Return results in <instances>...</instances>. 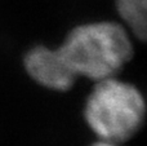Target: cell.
<instances>
[{"mask_svg":"<svg viewBox=\"0 0 147 146\" xmlns=\"http://www.w3.org/2000/svg\"><path fill=\"white\" fill-rule=\"evenodd\" d=\"M59 51L76 76L99 82L116 76L132 57L133 45L124 26L94 22L74 28Z\"/></svg>","mask_w":147,"mask_h":146,"instance_id":"obj_1","label":"cell"},{"mask_svg":"<svg viewBox=\"0 0 147 146\" xmlns=\"http://www.w3.org/2000/svg\"><path fill=\"white\" fill-rule=\"evenodd\" d=\"M146 111L142 93L133 84L114 76L97 82L86 100L84 115L99 139L119 144L137 133Z\"/></svg>","mask_w":147,"mask_h":146,"instance_id":"obj_2","label":"cell"},{"mask_svg":"<svg viewBox=\"0 0 147 146\" xmlns=\"http://www.w3.org/2000/svg\"><path fill=\"white\" fill-rule=\"evenodd\" d=\"M25 67L36 83L54 91H67L76 78L59 49L35 47L26 54Z\"/></svg>","mask_w":147,"mask_h":146,"instance_id":"obj_3","label":"cell"},{"mask_svg":"<svg viewBox=\"0 0 147 146\" xmlns=\"http://www.w3.org/2000/svg\"><path fill=\"white\" fill-rule=\"evenodd\" d=\"M116 7L130 32L147 41V0H116Z\"/></svg>","mask_w":147,"mask_h":146,"instance_id":"obj_4","label":"cell"},{"mask_svg":"<svg viewBox=\"0 0 147 146\" xmlns=\"http://www.w3.org/2000/svg\"><path fill=\"white\" fill-rule=\"evenodd\" d=\"M92 146H120V145L116 144V142H111V141H105V140H101V141L96 142V144H93Z\"/></svg>","mask_w":147,"mask_h":146,"instance_id":"obj_5","label":"cell"}]
</instances>
